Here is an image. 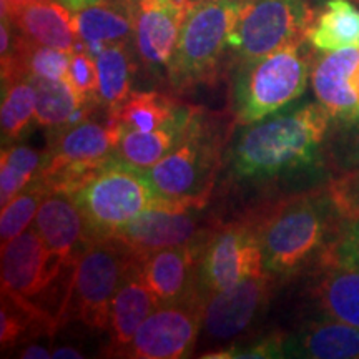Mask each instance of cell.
Listing matches in <instances>:
<instances>
[{"label": "cell", "mask_w": 359, "mask_h": 359, "mask_svg": "<svg viewBox=\"0 0 359 359\" xmlns=\"http://www.w3.org/2000/svg\"><path fill=\"white\" fill-rule=\"evenodd\" d=\"M331 122L327 110L316 102L281 109L246 125L228 151L231 173L240 180H273L326 165Z\"/></svg>", "instance_id": "6da1fadb"}, {"label": "cell", "mask_w": 359, "mask_h": 359, "mask_svg": "<svg viewBox=\"0 0 359 359\" xmlns=\"http://www.w3.org/2000/svg\"><path fill=\"white\" fill-rule=\"evenodd\" d=\"M255 226L264 271L273 280L286 281L320 266L346 222L325 187L281 200Z\"/></svg>", "instance_id": "7a4b0ae2"}, {"label": "cell", "mask_w": 359, "mask_h": 359, "mask_svg": "<svg viewBox=\"0 0 359 359\" xmlns=\"http://www.w3.org/2000/svg\"><path fill=\"white\" fill-rule=\"evenodd\" d=\"M77 259L58 257L34 226L2 245V293L30 303L60 327L67 321Z\"/></svg>", "instance_id": "3957f363"}, {"label": "cell", "mask_w": 359, "mask_h": 359, "mask_svg": "<svg viewBox=\"0 0 359 359\" xmlns=\"http://www.w3.org/2000/svg\"><path fill=\"white\" fill-rule=\"evenodd\" d=\"M72 198L95 240L111 236L148 210L183 203L198 205L163 198L148 182L143 170L125 163L118 156L107 161L82 188L72 193Z\"/></svg>", "instance_id": "277c9868"}, {"label": "cell", "mask_w": 359, "mask_h": 359, "mask_svg": "<svg viewBox=\"0 0 359 359\" xmlns=\"http://www.w3.org/2000/svg\"><path fill=\"white\" fill-rule=\"evenodd\" d=\"M299 45H288L241 62L233 83V110L238 125L246 127L259 122L303 95L309 67Z\"/></svg>", "instance_id": "5b68a950"}, {"label": "cell", "mask_w": 359, "mask_h": 359, "mask_svg": "<svg viewBox=\"0 0 359 359\" xmlns=\"http://www.w3.org/2000/svg\"><path fill=\"white\" fill-rule=\"evenodd\" d=\"M240 0H201L193 4L183 20L175 52L167 65L175 90L210 82L228 48Z\"/></svg>", "instance_id": "8992f818"}, {"label": "cell", "mask_w": 359, "mask_h": 359, "mask_svg": "<svg viewBox=\"0 0 359 359\" xmlns=\"http://www.w3.org/2000/svg\"><path fill=\"white\" fill-rule=\"evenodd\" d=\"M138 259L116 236L98 238L75 264L67 321L77 320L92 331H107L116 291Z\"/></svg>", "instance_id": "52a82bcc"}, {"label": "cell", "mask_w": 359, "mask_h": 359, "mask_svg": "<svg viewBox=\"0 0 359 359\" xmlns=\"http://www.w3.org/2000/svg\"><path fill=\"white\" fill-rule=\"evenodd\" d=\"M219 138L198 110L185 138L143 173L163 198L206 206L219 165Z\"/></svg>", "instance_id": "ba28073f"}, {"label": "cell", "mask_w": 359, "mask_h": 359, "mask_svg": "<svg viewBox=\"0 0 359 359\" xmlns=\"http://www.w3.org/2000/svg\"><path fill=\"white\" fill-rule=\"evenodd\" d=\"M313 20L308 0H240L228 48L241 60L268 55L302 43Z\"/></svg>", "instance_id": "9c48e42d"}, {"label": "cell", "mask_w": 359, "mask_h": 359, "mask_svg": "<svg viewBox=\"0 0 359 359\" xmlns=\"http://www.w3.org/2000/svg\"><path fill=\"white\" fill-rule=\"evenodd\" d=\"M263 251L255 222L235 223L210 233L198 264V291L206 299L246 278L263 275Z\"/></svg>", "instance_id": "30bf717a"}, {"label": "cell", "mask_w": 359, "mask_h": 359, "mask_svg": "<svg viewBox=\"0 0 359 359\" xmlns=\"http://www.w3.org/2000/svg\"><path fill=\"white\" fill-rule=\"evenodd\" d=\"M205 299L200 293L190 298L161 304L137 331L122 353L133 359H178L193 353L201 334Z\"/></svg>", "instance_id": "8fae6325"}, {"label": "cell", "mask_w": 359, "mask_h": 359, "mask_svg": "<svg viewBox=\"0 0 359 359\" xmlns=\"http://www.w3.org/2000/svg\"><path fill=\"white\" fill-rule=\"evenodd\" d=\"M273 280L268 273L246 278L231 288L205 299L201 334L210 343H230L253 325L271 298Z\"/></svg>", "instance_id": "7c38bea8"}, {"label": "cell", "mask_w": 359, "mask_h": 359, "mask_svg": "<svg viewBox=\"0 0 359 359\" xmlns=\"http://www.w3.org/2000/svg\"><path fill=\"white\" fill-rule=\"evenodd\" d=\"M205 206L173 205L148 210L115 231L111 236L122 240L138 259L155 251L190 243L196 238L208 235L201 228L198 212Z\"/></svg>", "instance_id": "4fadbf2b"}, {"label": "cell", "mask_w": 359, "mask_h": 359, "mask_svg": "<svg viewBox=\"0 0 359 359\" xmlns=\"http://www.w3.org/2000/svg\"><path fill=\"white\" fill-rule=\"evenodd\" d=\"M210 233L190 243L170 246L140 262V275L161 304L190 298L198 291V264Z\"/></svg>", "instance_id": "5bb4252c"}, {"label": "cell", "mask_w": 359, "mask_h": 359, "mask_svg": "<svg viewBox=\"0 0 359 359\" xmlns=\"http://www.w3.org/2000/svg\"><path fill=\"white\" fill-rule=\"evenodd\" d=\"M191 6L165 0H138L133 39L138 55L147 67L156 69L168 65Z\"/></svg>", "instance_id": "9a60e30c"}, {"label": "cell", "mask_w": 359, "mask_h": 359, "mask_svg": "<svg viewBox=\"0 0 359 359\" xmlns=\"http://www.w3.org/2000/svg\"><path fill=\"white\" fill-rule=\"evenodd\" d=\"M32 226L53 253L67 259H79L95 241L70 193L60 190H50L45 196Z\"/></svg>", "instance_id": "2e32d148"}, {"label": "cell", "mask_w": 359, "mask_h": 359, "mask_svg": "<svg viewBox=\"0 0 359 359\" xmlns=\"http://www.w3.org/2000/svg\"><path fill=\"white\" fill-rule=\"evenodd\" d=\"M359 65V48L327 52L314 65L311 83L316 100L327 110L333 123L359 118V102L353 75Z\"/></svg>", "instance_id": "e0dca14e"}, {"label": "cell", "mask_w": 359, "mask_h": 359, "mask_svg": "<svg viewBox=\"0 0 359 359\" xmlns=\"http://www.w3.org/2000/svg\"><path fill=\"white\" fill-rule=\"evenodd\" d=\"M311 273L309 293L321 316L359 327V266L326 258Z\"/></svg>", "instance_id": "ac0fdd59"}, {"label": "cell", "mask_w": 359, "mask_h": 359, "mask_svg": "<svg viewBox=\"0 0 359 359\" xmlns=\"http://www.w3.org/2000/svg\"><path fill=\"white\" fill-rule=\"evenodd\" d=\"M158 306L160 303L143 281L140 262H138L125 276L122 286L111 302L109 330H107L110 334V343L107 348L109 356H122L140 326Z\"/></svg>", "instance_id": "d6986e66"}, {"label": "cell", "mask_w": 359, "mask_h": 359, "mask_svg": "<svg viewBox=\"0 0 359 359\" xmlns=\"http://www.w3.org/2000/svg\"><path fill=\"white\" fill-rule=\"evenodd\" d=\"M2 17H7L22 35L39 45L65 52L79 50L82 45L74 13L57 0H35Z\"/></svg>", "instance_id": "ffe728a7"}, {"label": "cell", "mask_w": 359, "mask_h": 359, "mask_svg": "<svg viewBox=\"0 0 359 359\" xmlns=\"http://www.w3.org/2000/svg\"><path fill=\"white\" fill-rule=\"evenodd\" d=\"M285 358L359 359V327L321 316L285 336Z\"/></svg>", "instance_id": "44dd1931"}, {"label": "cell", "mask_w": 359, "mask_h": 359, "mask_svg": "<svg viewBox=\"0 0 359 359\" xmlns=\"http://www.w3.org/2000/svg\"><path fill=\"white\" fill-rule=\"evenodd\" d=\"M198 110L195 107H183L173 120L148 132L123 130L116 147V156L143 172L151 168L185 138Z\"/></svg>", "instance_id": "7402d4cb"}, {"label": "cell", "mask_w": 359, "mask_h": 359, "mask_svg": "<svg viewBox=\"0 0 359 359\" xmlns=\"http://www.w3.org/2000/svg\"><path fill=\"white\" fill-rule=\"evenodd\" d=\"M32 80L37 90L35 125L48 128L50 133L90 118L100 105L98 100H83L67 79Z\"/></svg>", "instance_id": "603a6c76"}, {"label": "cell", "mask_w": 359, "mask_h": 359, "mask_svg": "<svg viewBox=\"0 0 359 359\" xmlns=\"http://www.w3.org/2000/svg\"><path fill=\"white\" fill-rule=\"evenodd\" d=\"M137 0H100L74 13L79 39L85 43L128 42L135 32Z\"/></svg>", "instance_id": "cb8c5ba5"}, {"label": "cell", "mask_w": 359, "mask_h": 359, "mask_svg": "<svg viewBox=\"0 0 359 359\" xmlns=\"http://www.w3.org/2000/svg\"><path fill=\"white\" fill-rule=\"evenodd\" d=\"M306 40L320 52L359 48V8L349 0H327L314 15Z\"/></svg>", "instance_id": "d4e9b609"}, {"label": "cell", "mask_w": 359, "mask_h": 359, "mask_svg": "<svg viewBox=\"0 0 359 359\" xmlns=\"http://www.w3.org/2000/svg\"><path fill=\"white\" fill-rule=\"evenodd\" d=\"M128 42L110 43L95 58L98 72L97 98L109 111L125 102L132 88L133 64L128 53Z\"/></svg>", "instance_id": "484cf974"}, {"label": "cell", "mask_w": 359, "mask_h": 359, "mask_svg": "<svg viewBox=\"0 0 359 359\" xmlns=\"http://www.w3.org/2000/svg\"><path fill=\"white\" fill-rule=\"evenodd\" d=\"M185 105H180L158 92H132L125 102L111 110L122 130L148 132L173 120Z\"/></svg>", "instance_id": "4316f807"}, {"label": "cell", "mask_w": 359, "mask_h": 359, "mask_svg": "<svg viewBox=\"0 0 359 359\" xmlns=\"http://www.w3.org/2000/svg\"><path fill=\"white\" fill-rule=\"evenodd\" d=\"M37 90L32 79L2 82V142L4 147L22 140L35 123Z\"/></svg>", "instance_id": "83f0119b"}, {"label": "cell", "mask_w": 359, "mask_h": 359, "mask_svg": "<svg viewBox=\"0 0 359 359\" xmlns=\"http://www.w3.org/2000/svg\"><path fill=\"white\" fill-rule=\"evenodd\" d=\"M43 155L32 147L12 143L0 155V205L2 208L15 198L43 165Z\"/></svg>", "instance_id": "f1b7e54d"}, {"label": "cell", "mask_w": 359, "mask_h": 359, "mask_svg": "<svg viewBox=\"0 0 359 359\" xmlns=\"http://www.w3.org/2000/svg\"><path fill=\"white\" fill-rule=\"evenodd\" d=\"M48 193H50L48 183L40 175H37L11 203L4 206L2 217H0L2 245H6L12 238L19 236L20 233H24L30 226L40 205H42Z\"/></svg>", "instance_id": "f546056e"}, {"label": "cell", "mask_w": 359, "mask_h": 359, "mask_svg": "<svg viewBox=\"0 0 359 359\" xmlns=\"http://www.w3.org/2000/svg\"><path fill=\"white\" fill-rule=\"evenodd\" d=\"M326 167L334 172L348 173L359 170V118L334 123L325 145Z\"/></svg>", "instance_id": "4dcf8cb0"}, {"label": "cell", "mask_w": 359, "mask_h": 359, "mask_svg": "<svg viewBox=\"0 0 359 359\" xmlns=\"http://www.w3.org/2000/svg\"><path fill=\"white\" fill-rule=\"evenodd\" d=\"M67 82L74 87L83 100H98V72L95 58L88 55L83 48L75 50L70 57L69 70H67Z\"/></svg>", "instance_id": "1f68e13d"}, {"label": "cell", "mask_w": 359, "mask_h": 359, "mask_svg": "<svg viewBox=\"0 0 359 359\" xmlns=\"http://www.w3.org/2000/svg\"><path fill=\"white\" fill-rule=\"evenodd\" d=\"M326 188L344 222L359 218V170L336 175Z\"/></svg>", "instance_id": "d6a6232c"}, {"label": "cell", "mask_w": 359, "mask_h": 359, "mask_svg": "<svg viewBox=\"0 0 359 359\" xmlns=\"http://www.w3.org/2000/svg\"><path fill=\"white\" fill-rule=\"evenodd\" d=\"M285 336L280 333H271L269 336L258 339L257 343H251L248 346L222 348L218 351L203 354V358L215 359H230V358H285Z\"/></svg>", "instance_id": "836d02e7"}, {"label": "cell", "mask_w": 359, "mask_h": 359, "mask_svg": "<svg viewBox=\"0 0 359 359\" xmlns=\"http://www.w3.org/2000/svg\"><path fill=\"white\" fill-rule=\"evenodd\" d=\"M326 258L338 259V262L349 264H359V218L346 223L343 235L330 250Z\"/></svg>", "instance_id": "e575fe53"}, {"label": "cell", "mask_w": 359, "mask_h": 359, "mask_svg": "<svg viewBox=\"0 0 359 359\" xmlns=\"http://www.w3.org/2000/svg\"><path fill=\"white\" fill-rule=\"evenodd\" d=\"M47 339H35L29 346H25L24 349H20L19 358L24 359H37V358H52V351L53 349L45 343Z\"/></svg>", "instance_id": "d590c367"}, {"label": "cell", "mask_w": 359, "mask_h": 359, "mask_svg": "<svg viewBox=\"0 0 359 359\" xmlns=\"http://www.w3.org/2000/svg\"><path fill=\"white\" fill-rule=\"evenodd\" d=\"M52 358H74V359H82L85 358V354L82 353V349L70 346V344H65V346L55 348L52 351Z\"/></svg>", "instance_id": "8d00e7d4"}, {"label": "cell", "mask_w": 359, "mask_h": 359, "mask_svg": "<svg viewBox=\"0 0 359 359\" xmlns=\"http://www.w3.org/2000/svg\"><path fill=\"white\" fill-rule=\"evenodd\" d=\"M57 2L69 8L72 13H75L83 11V8H87L90 6H95L100 0H57Z\"/></svg>", "instance_id": "74e56055"}, {"label": "cell", "mask_w": 359, "mask_h": 359, "mask_svg": "<svg viewBox=\"0 0 359 359\" xmlns=\"http://www.w3.org/2000/svg\"><path fill=\"white\" fill-rule=\"evenodd\" d=\"M35 2V0H2V15H7L17 8L27 6V4Z\"/></svg>", "instance_id": "f35d334b"}, {"label": "cell", "mask_w": 359, "mask_h": 359, "mask_svg": "<svg viewBox=\"0 0 359 359\" xmlns=\"http://www.w3.org/2000/svg\"><path fill=\"white\" fill-rule=\"evenodd\" d=\"M353 87H354V92H356V97H358V102H359V65H358V69L353 75Z\"/></svg>", "instance_id": "ab89813d"}, {"label": "cell", "mask_w": 359, "mask_h": 359, "mask_svg": "<svg viewBox=\"0 0 359 359\" xmlns=\"http://www.w3.org/2000/svg\"><path fill=\"white\" fill-rule=\"evenodd\" d=\"M165 2H175V4H180V6H191L190 0H165Z\"/></svg>", "instance_id": "60d3db41"}, {"label": "cell", "mask_w": 359, "mask_h": 359, "mask_svg": "<svg viewBox=\"0 0 359 359\" xmlns=\"http://www.w3.org/2000/svg\"><path fill=\"white\" fill-rule=\"evenodd\" d=\"M191 4H196V2H201V0H190Z\"/></svg>", "instance_id": "b9f144b4"}, {"label": "cell", "mask_w": 359, "mask_h": 359, "mask_svg": "<svg viewBox=\"0 0 359 359\" xmlns=\"http://www.w3.org/2000/svg\"><path fill=\"white\" fill-rule=\"evenodd\" d=\"M320 2H325V0H320ZM326 2H327V0H326Z\"/></svg>", "instance_id": "7bdbcfd3"}, {"label": "cell", "mask_w": 359, "mask_h": 359, "mask_svg": "<svg viewBox=\"0 0 359 359\" xmlns=\"http://www.w3.org/2000/svg\"><path fill=\"white\" fill-rule=\"evenodd\" d=\"M354 266H359V264H354Z\"/></svg>", "instance_id": "ee69618b"}, {"label": "cell", "mask_w": 359, "mask_h": 359, "mask_svg": "<svg viewBox=\"0 0 359 359\" xmlns=\"http://www.w3.org/2000/svg\"><path fill=\"white\" fill-rule=\"evenodd\" d=\"M137 2H138V0H137Z\"/></svg>", "instance_id": "f6af8a7d"}]
</instances>
